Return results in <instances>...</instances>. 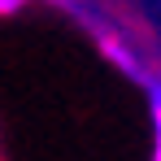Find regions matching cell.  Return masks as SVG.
Listing matches in <instances>:
<instances>
[{"label":"cell","mask_w":161,"mask_h":161,"mask_svg":"<svg viewBox=\"0 0 161 161\" xmlns=\"http://www.w3.org/2000/svg\"><path fill=\"white\" fill-rule=\"evenodd\" d=\"M153 161H161V135H157V153H153Z\"/></svg>","instance_id":"4"},{"label":"cell","mask_w":161,"mask_h":161,"mask_svg":"<svg viewBox=\"0 0 161 161\" xmlns=\"http://www.w3.org/2000/svg\"><path fill=\"white\" fill-rule=\"evenodd\" d=\"M22 4H26V0H0V13H18Z\"/></svg>","instance_id":"3"},{"label":"cell","mask_w":161,"mask_h":161,"mask_svg":"<svg viewBox=\"0 0 161 161\" xmlns=\"http://www.w3.org/2000/svg\"><path fill=\"white\" fill-rule=\"evenodd\" d=\"M96 39H100V53H105L109 61H113V65L126 74V79H148V74H144V61H139V57H135L131 48L122 44V35H113V31H100Z\"/></svg>","instance_id":"1"},{"label":"cell","mask_w":161,"mask_h":161,"mask_svg":"<svg viewBox=\"0 0 161 161\" xmlns=\"http://www.w3.org/2000/svg\"><path fill=\"white\" fill-rule=\"evenodd\" d=\"M148 109H153V131L161 135V83H148Z\"/></svg>","instance_id":"2"}]
</instances>
